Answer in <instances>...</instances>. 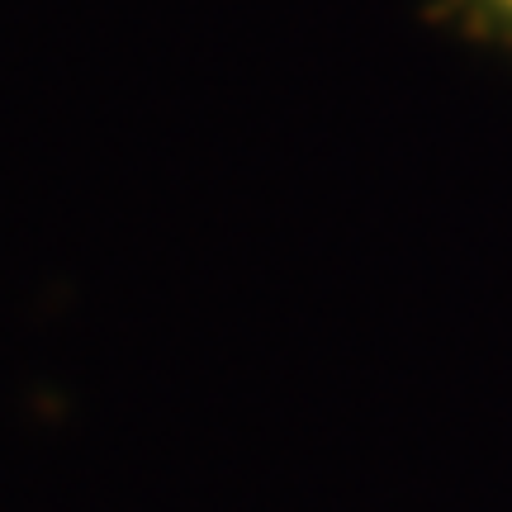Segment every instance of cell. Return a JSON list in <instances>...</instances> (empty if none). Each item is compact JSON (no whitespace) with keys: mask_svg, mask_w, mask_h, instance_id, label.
<instances>
[{"mask_svg":"<svg viewBox=\"0 0 512 512\" xmlns=\"http://www.w3.org/2000/svg\"><path fill=\"white\" fill-rule=\"evenodd\" d=\"M427 19L470 43L512 53V0H432Z\"/></svg>","mask_w":512,"mask_h":512,"instance_id":"obj_1","label":"cell"}]
</instances>
